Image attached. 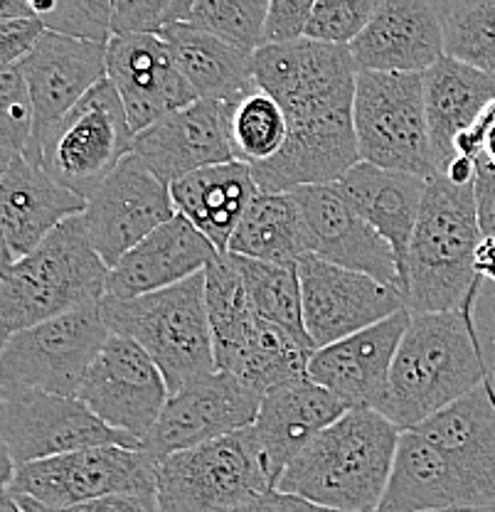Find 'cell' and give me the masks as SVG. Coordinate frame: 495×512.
I'll return each mask as SVG.
<instances>
[{
    "mask_svg": "<svg viewBox=\"0 0 495 512\" xmlns=\"http://www.w3.org/2000/svg\"><path fill=\"white\" fill-rule=\"evenodd\" d=\"M402 431L375 409H350L289 463L276 490L330 512H377Z\"/></svg>",
    "mask_w": 495,
    "mask_h": 512,
    "instance_id": "1",
    "label": "cell"
},
{
    "mask_svg": "<svg viewBox=\"0 0 495 512\" xmlns=\"http://www.w3.org/2000/svg\"><path fill=\"white\" fill-rule=\"evenodd\" d=\"M488 380L473 308L412 316L380 414L399 431H412Z\"/></svg>",
    "mask_w": 495,
    "mask_h": 512,
    "instance_id": "2",
    "label": "cell"
},
{
    "mask_svg": "<svg viewBox=\"0 0 495 512\" xmlns=\"http://www.w3.org/2000/svg\"><path fill=\"white\" fill-rule=\"evenodd\" d=\"M483 242L473 185L444 175L429 180L407 259V308L412 316L468 311L483 281L473 261Z\"/></svg>",
    "mask_w": 495,
    "mask_h": 512,
    "instance_id": "3",
    "label": "cell"
},
{
    "mask_svg": "<svg viewBox=\"0 0 495 512\" xmlns=\"http://www.w3.org/2000/svg\"><path fill=\"white\" fill-rule=\"evenodd\" d=\"M82 215L55 229L35 252L0 271V330L3 340L67 313L99 306L109 288Z\"/></svg>",
    "mask_w": 495,
    "mask_h": 512,
    "instance_id": "4",
    "label": "cell"
},
{
    "mask_svg": "<svg viewBox=\"0 0 495 512\" xmlns=\"http://www.w3.org/2000/svg\"><path fill=\"white\" fill-rule=\"evenodd\" d=\"M99 308L111 333L133 340L151 355L170 397L217 372L205 303V271L183 284L131 301L104 298Z\"/></svg>",
    "mask_w": 495,
    "mask_h": 512,
    "instance_id": "5",
    "label": "cell"
},
{
    "mask_svg": "<svg viewBox=\"0 0 495 512\" xmlns=\"http://www.w3.org/2000/svg\"><path fill=\"white\" fill-rule=\"evenodd\" d=\"M136 133L124 101L109 79L97 84L69 114L30 138L25 158L50 173L62 188L89 197L133 153Z\"/></svg>",
    "mask_w": 495,
    "mask_h": 512,
    "instance_id": "6",
    "label": "cell"
},
{
    "mask_svg": "<svg viewBox=\"0 0 495 512\" xmlns=\"http://www.w3.org/2000/svg\"><path fill=\"white\" fill-rule=\"evenodd\" d=\"M360 160L385 170L434 180L422 74L360 72L353 104Z\"/></svg>",
    "mask_w": 495,
    "mask_h": 512,
    "instance_id": "7",
    "label": "cell"
},
{
    "mask_svg": "<svg viewBox=\"0 0 495 512\" xmlns=\"http://www.w3.org/2000/svg\"><path fill=\"white\" fill-rule=\"evenodd\" d=\"M271 490L276 488L249 429L158 463V512H225Z\"/></svg>",
    "mask_w": 495,
    "mask_h": 512,
    "instance_id": "8",
    "label": "cell"
},
{
    "mask_svg": "<svg viewBox=\"0 0 495 512\" xmlns=\"http://www.w3.org/2000/svg\"><path fill=\"white\" fill-rule=\"evenodd\" d=\"M0 434H3V483L25 463L47 461L97 446L143 448L133 436L99 419L79 399L0 389Z\"/></svg>",
    "mask_w": 495,
    "mask_h": 512,
    "instance_id": "9",
    "label": "cell"
},
{
    "mask_svg": "<svg viewBox=\"0 0 495 512\" xmlns=\"http://www.w3.org/2000/svg\"><path fill=\"white\" fill-rule=\"evenodd\" d=\"M101 308L67 313L3 340L0 389H35L77 399L79 387L109 340Z\"/></svg>",
    "mask_w": 495,
    "mask_h": 512,
    "instance_id": "10",
    "label": "cell"
},
{
    "mask_svg": "<svg viewBox=\"0 0 495 512\" xmlns=\"http://www.w3.org/2000/svg\"><path fill=\"white\" fill-rule=\"evenodd\" d=\"M156 476L158 463L143 448L97 446L18 466L3 493L69 508L114 495H156Z\"/></svg>",
    "mask_w": 495,
    "mask_h": 512,
    "instance_id": "11",
    "label": "cell"
},
{
    "mask_svg": "<svg viewBox=\"0 0 495 512\" xmlns=\"http://www.w3.org/2000/svg\"><path fill=\"white\" fill-rule=\"evenodd\" d=\"M175 217L170 185L131 153L89 197L82 220L101 261L114 269L133 247Z\"/></svg>",
    "mask_w": 495,
    "mask_h": 512,
    "instance_id": "12",
    "label": "cell"
},
{
    "mask_svg": "<svg viewBox=\"0 0 495 512\" xmlns=\"http://www.w3.org/2000/svg\"><path fill=\"white\" fill-rule=\"evenodd\" d=\"M303 323L313 348L323 350L360 330L407 311V296L360 271L340 269L306 254L298 261Z\"/></svg>",
    "mask_w": 495,
    "mask_h": 512,
    "instance_id": "13",
    "label": "cell"
},
{
    "mask_svg": "<svg viewBox=\"0 0 495 512\" xmlns=\"http://www.w3.org/2000/svg\"><path fill=\"white\" fill-rule=\"evenodd\" d=\"M77 399L111 429L143 444L161 419L170 392L151 355L133 340L111 333L89 367Z\"/></svg>",
    "mask_w": 495,
    "mask_h": 512,
    "instance_id": "14",
    "label": "cell"
},
{
    "mask_svg": "<svg viewBox=\"0 0 495 512\" xmlns=\"http://www.w3.org/2000/svg\"><path fill=\"white\" fill-rule=\"evenodd\" d=\"M289 138L276 158L254 165L262 192H291L313 185H338L360 160L353 106L291 116Z\"/></svg>",
    "mask_w": 495,
    "mask_h": 512,
    "instance_id": "15",
    "label": "cell"
},
{
    "mask_svg": "<svg viewBox=\"0 0 495 512\" xmlns=\"http://www.w3.org/2000/svg\"><path fill=\"white\" fill-rule=\"evenodd\" d=\"M259 404L262 397L252 389L227 372H215L168 399L161 419L143 439V451L161 463L173 453L225 439L257 421Z\"/></svg>",
    "mask_w": 495,
    "mask_h": 512,
    "instance_id": "16",
    "label": "cell"
},
{
    "mask_svg": "<svg viewBox=\"0 0 495 512\" xmlns=\"http://www.w3.org/2000/svg\"><path fill=\"white\" fill-rule=\"evenodd\" d=\"M291 195L301 210L308 254L340 269L372 276L407 296L392 247L353 210L335 185L298 188Z\"/></svg>",
    "mask_w": 495,
    "mask_h": 512,
    "instance_id": "17",
    "label": "cell"
},
{
    "mask_svg": "<svg viewBox=\"0 0 495 512\" xmlns=\"http://www.w3.org/2000/svg\"><path fill=\"white\" fill-rule=\"evenodd\" d=\"M106 79L124 101L136 136L200 101L175 64L170 45L158 35L111 37L106 47Z\"/></svg>",
    "mask_w": 495,
    "mask_h": 512,
    "instance_id": "18",
    "label": "cell"
},
{
    "mask_svg": "<svg viewBox=\"0 0 495 512\" xmlns=\"http://www.w3.org/2000/svg\"><path fill=\"white\" fill-rule=\"evenodd\" d=\"M237 104L200 99L141 131L133 153L173 185L198 170L234 163L232 114Z\"/></svg>",
    "mask_w": 495,
    "mask_h": 512,
    "instance_id": "19",
    "label": "cell"
},
{
    "mask_svg": "<svg viewBox=\"0 0 495 512\" xmlns=\"http://www.w3.org/2000/svg\"><path fill=\"white\" fill-rule=\"evenodd\" d=\"M409 323L412 311L407 308L340 343L316 350L308 362V377L348 409L380 412L390 389L392 365Z\"/></svg>",
    "mask_w": 495,
    "mask_h": 512,
    "instance_id": "20",
    "label": "cell"
},
{
    "mask_svg": "<svg viewBox=\"0 0 495 512\" xmlns=\"http://www.w3.org/2000/svg\"><path fill=\"white\" fill-rule=\"evenodd\" d=\"M350 55L358 74H424L446 57L439 3L380 0L363 35L350 45Z\"/></svg>",
    "mask_w": 495,
    "mask_h": 512,
    "instance_id": "21",
    "label": "cell"
},
{
    "mask_svg": "<svg viewBox=\"0 0 495 512\" xmlns=\"http://www.w3.org/2000/svg\"><path fill=\"white\" fill-rule=\"evenodd\" d=\"M87 200L62 188L25 156L0 168V229L3 266L35 252L60 224L84 215Z\"/></svg>",
    "mask_w": 495,
    "mask_h": 512,
    "instance_id": "22",
    "label": "cell"
},
{
    "mask_svg": "<svg viewBox=\"0 0 495 512\" xmlns=\"http://www.w3.org/2000/svg\"><path fill=\"white\" fill-rule=\"evenodd\" d=\"M252 74L259 92L281 109L311 99L355 96L358 67L350 47L298 40L291 45H266L252 55Z\"/></svg>",
    "mask_w": 495,
    "mask_h": 512,
    "instance_id": "23",
    "label": "cell"
},
{
    "mask_svg": "<svg viewBox=\"0 0 495 512\" xmlns=\"http://www.w3.org/2000/svg\"><path fill=\"white\" fill-rule=\"evenodd\" d=\"M106 47L109 45L45 32L35 50L18 64L33 96V136L55 126L97 84L104 82Z\"/></svg>",
    "mask_w": 495,
    "mask_h": 512,
    "instance_id": "24",
    "label": "cell"
},
{
    "mask_svg": "<svg viewBox=\"0 0 495 512\" xmlns=\"http://www.w3.org/2000/svg\"><path fill=\"white\" fill-rule=\"evenodd\" d=\"M345 412L350 409L311 377L264 394L249 434L262 451L274 488L298 453Z\"/></svg>",
    "mask_w": 495,
    "mask_h": 512,
    "instance_id": "25",
    "label": "cell"
},
{
    "mask_svg": "<svg viewBox=\"0 0 495 512\" xmlns=\"http://www.w3.org/2000/svg\"><path fill=\"white\" fill-rule=\"evenodd\" d=\"M220 254L210 239L200 234L183 215L163 224L161 229L133 247L114 269L109 271L106 298L131 301L148 293L165 291L202 274Z\"/></svg>",
    "mask_w": 495,
    "mask_h": 512,
    "instance_id": "26",
    "label": "cell"
},
{
    "mask_svg": "<svg viewBox=\"0 0 495 512\" xmlns=\"http://www.w3.org/2000/svg\"><path fill=\"white\" fill-rule=\"evenodd\" d=\"M429 180L419 175L358 163L335 188L343 192L363 220L385 239L397 256L407 291V259L422 212Z\"/></svg>",
    "mask_w": 495,
    "mask_h": 512,
    "instance_id": "27",
    "label": "cell"
},
{
    "mask_svg": "<svg viewBox=\"0 0 495 512\" xmlns=\"http://www.w3.org/2000/svg\"><path fill=\"white\" fill-rule=\"evenodd\" d=\"M461 505L491 503L444 451L417 431H402L390 488L377 512H434Z\"/></svg>",
    "mask_w": 495,
    "mask_h": 512,
    "instance_id": "28",
    "label": "cell"
},
{
    "mask_svg": "<svg viewBox=\"0 0 495 512\" xmlns=\"http://www.w3.org/2000/svg\"><path fill=\"white\" fill-rule=\"evenodd\" d=\"M422 439L451 458L466 478L495 503V392L483 382L471 394L417 426Z\"/></svg>",
    "mask_w": 495,
    "mask_h": 512,
    "instance_id": "29",
    "label": "cell"
},
{
    "mask_svg": "<svg viewBox=\"0 0 495 512\" xmlns=\"http://www.w3.org/2000/svg\"><path fill=\"white\" fill-rule=\"evenodd\" d=\"M254 173L244 163L212 165L170 185L175 210L205 234L217 252L227 254L232 234L259 197Z\"/></svg>",
    "mask_w": 495,
    "mask_h": 512,
    "instance_id": "30",
    "label": "cell"
},
{
    "mask_svg": "<svg viewBox=\"0 0 495 512\" xmlns=\"http://www.w3.org/2000/svg\"><path fill=\"white\" fill-rule=\"evenodd\" d=\"M422 79L431 148L439 175H444L456 158V138L476 124L478 116L495 101V77L451 57H441Z\"/></svg>",
    "mask_w": 495,
    "mask_h": 512,
    "instance_id": "31",
    "label": "cell"
},
{
    "mask_svg": "<svg viewBox=\"0 0 495 512\" xmlns=\"http://www.w3.org/2000/svg\"><path fill=\"white\" fill-rule=\"evenodd\" d=\"M175 64L200 99L239 104L259 92L252 74V57L225 45L217 37L178 23L163 32Z\"/></svg>",
    "mask_w": 495,
    "mask_h": 512,
    "instance_id": "32",
    "label": "cell"
},
{
    "mask_svg": "<svg viewBox=\"0 0 495 512\" xmlns=\"http://www.w3.org/2000/svg\"><path fill=\"white\" fill-rule=\"evenodd\" d=\"M311 357L313 350L257 318L234 348L217 352L215 365L217 372H227L257 397H264L271 389L306 380Z\"/></svg>",
    "mask_w": 495,
    "mask_h": 512,
    "instance_id": "33",
    "label": "cell"
},
{
    "mask_svg": "<svg viewBox=\"0 0 495 512\" xmlns=\"http://www.w3.org/2000/svg\"><path fill=\"white\" fill-rule=\"evenodd\" d=\"M230 254L264 264L298 266L308 254L301 210L291 192H259L230 239Z\"/></svg>",
    "mask_w": 495,
    "mask_h": 512,
    "instance_id": "34",
    "label": "cell"
},
{
    "mask_svg": "<svg viewBox=\"0 0 495 512\" xmlns=\"http://www.w3.org/2000/svg\"><path fill=\"white\" fill-rule=\"evenodd\" d=\"M230 256L242 274L254 316L289 333L303 348L316 352L306 333V323H303V293L298 266L264 264V261L244 259L237 254Z\"/></svg>",
    "mask_w": 495,
    "mask_h": 512,
    "instance_id": "35",
    "label": "cell"
},
{
    "mask_svg": "<svg viewBox=\"0 0 495 512\" xmlns=\"http://www.w3.org/2000/svg\"><path fill=\"white\" fill-rule=\"evenodd\" d=\"M205 303L212 325V340H215V355L234 348L257 320L242 274L230 254L220 252L207 264Z\"/></svg>",
    "mask_w": 495,
    "mask_h": 512,
    "instance_id": "36",
    "label": "cell"
},
{
    "mask_svg": "<svg viewBox=\"0 0 495 512\" xmlns=\"http://www.w3.org/2000/svg\"><path fill=\"white\" fill-rule=\"evenodd\" d=\"M439 13L446 57L495 77V0H446Z\"/></svg>",
    "mask_w": 495,
    "mask_h": 512,
    "instance_id": "37",
    "label": "cell"
},
{
    "mask_svg": "<svg viewBox=\"0 0 495 512\" xmlns=\"http://www.w3.org/2000/svg\"><path fill=\"white\" fill-rule=\"evenodd\" d=\"M289 138V121L284 109L264 92H254L234 106L232 148L237 163L262 165L276 158Z\"/></svg>",
    "mask_w": 495,
    "mask_h": 512,
    "instance_id": "38",
    "label": "cell"
},
{
    "mask_svg": "<svg viewBox=\"0 0 495 512\" xmlns=\"http://www.w3.org/2000/svg\"><path fill=\"white\" fill-rule=\"evenodd\" d=\"M266 0H195L185 23L252 57L264 45Z\"/></svg>",
    "mask_w": 495,
    "mask_h": 512,
    "instance_id": "39",
    "label": "cell"
},
{
    "mask_svg": "<svg viewBox=\"0 0 495 512\" xmlns=\"http://www.w3.org/2000/svg\"><path fill=\"white\" fill-rule=\"evenodd\" d=\"M33 15L45 25L47 32L74 37L84 42L109 45L114 0H30Z\"/></svg>",
    "mask_w": 495,
    "mask_h": 512,
    "instance_id": "40",
    "label": "cell"
},
{
    "mask_svg": "<svg viewBox=\"0 0 495 512\" xmlns=\"http://www.w3.org/2000/svg\"><path fill=\"white\" fill-rule=\"evenodd\" d=\"M35 131V106L18 67L0 69V168L25 156Z\"/></svg>",
    "mask_w": 495,
    "mask_h": 512,
    "instance_id": "41",
    "label": "cell"
},
{
    "mask_svg": "<svg viewBox=\"0 0 495 512\" xmlns=\"http://www.w3.org/2000/svg\"><path fill=\"white\" fill-rule=\"evenodd\" d=\"M377 8L380 0H316L308 18L306 40L350 47L363 35Z\"/></svg>",
    "mask_w": 495,
    "mask_h": 512,
    "instance_id": "42",
    "label": "cell"
},
{
    "mask_svg": "<svg viewBox=\"0 0 495 512\" xmlns=\"http://www.w3.org/2000/svg\"><path fill=\"white\" fill-rule=\"evenodd\" d=\"M195 0H114L111 32L121 35H158L185 23Z\"/></svg>",
    "mask_w": 495,
    "mask_h": 512,
    "instance_id": "43",
    "label": "cell"
},
{
    "mask_svg": "<svg viewBox=\"0 0 495 512\" xmlns=\"http://www.w3.org/2000/svg\"><path fill=\"white\" fill-rule=\"evenodd\" d=\"M313 0H271L264 23V45H291L306 37Z\"/></svg>",
    "mask_w": 495,
    "mask_h": 512,
    "instance_id": "44",
    "label": "cell"
},
{
    "mask_svg": "<svg viewBox=\"0 0 495 512\" xmlns=\"http://www.w3.org/2000/svg\"><path fill=\"white\" fill-rule=\"evenodd\" d=\"M45 32V25L37 18L0 20V69L18 67L35 50Z\"/></svg>",
    "mask_w": 495,
    "mask_h": 512,
    "instance_id": "45",
    "label": "cell"
},
{
    "mask_svg": "<svg viewBox=\"0 0 495 512\" xmlns=\"http://www.w3.org/2000/svg\"><path fill=\"white\" fill-rule=\"evenodd\" d=\"M13 498V495H10ZM25 512H158L156 495H114V498L92 500V503L69 505V508H47L28 498H13Z\"/></svg>",
    "mask_w": 495,
    "mask_h": 512,
    "instance_id": "46",
    "label": "cell"
},
{
    "mask_svg": "<svg viewBox=\"0 0 495 512\" xmlns=\"http://www.w3.org/2000/svg\"><path fill=\"white\" fill-rule=\"evenodd\" d=\"M476 212L483 237H495V165L488 160H476Z\"/></svg>",
    "mask_w": 495,
    "mask_h": 512,
    "instance_id": "47",
    "label": "cell"
},
{
    "mask_svg": "<svg viewBox=\"0 0 495 512\" xmlns=\"http://www.w3.org/2000/svg\"><path fill=\"white\" fill-rule=\"evenodd\" d=\"M473 323H476L478 340L486 352L488 365L495 360V286L481 284L476 303H473Z\"/></svg>",
    "mask_w": 495,
    "mask_h": 512,
    "instance_id": "48",
    "label": "cell"
},
{
    "mask_svg": "<svg viewBox=\"0 0 495 512\" xmlns=\"http://www.w3.org/2000/svg\"><path fill=\"white\" fill-rule=\"evenodd\" d=\"M225 512H330L318 508V505L306 503V500L296 498V495L279 493V490H271V493L259 495V498L249 500V503L237 505V508L225 510Z\"/></svg>",
    "mask_w": 495,
    "mask_h": 512,
    "instance_id": "49",
    "label": "cell"
},
{
    "mask_svg": "<svg viewBox=\"0 0 495 512\" xmlns=\"http://www.w3.org/2000/svg\"><path fill=\"white\" fill-rule=\"evenodd\" d=\"M476 276L483 284L495 286V237H483L481 247L476 252V261H473Z\"/></svg>",
    "mask_w": 495,
    "mask_h": 512,
    "instance_id": "50",
    "label": "cell"
},
{
    "mask_svg": "<svg viewBox=\"0 0 495 512\" xmlns=\"http://www.w3.org/2000/svg\"><path fill=\"white\" fill-rule=\"evenodd\" d=\"M476 160L471 158H454L449 168L444 170V178H449L451 183L459 185V188H468V185L476 183Z\"/></svg>",
    "mask_w": 495,
    "mask_h": 512,
    "instance_id": "51",
    "label": "cell"
},
{
    "mask_svg": "<svg viewBox=\"0 0 495 512\" xmlns=\"http://www.w3.org/2000/svg\"><path fill=\"white\" fill-rule=\"evenodd\" d=\"M434 512H495V503L491 505H461V508H446Z\"/></svg>",
    "mask_w": 495,
    "mask_h": 512,
    "instance_id": "52",
    "label": "cell"
},
{
    "mask_svg": "<svg viewBox=\"0 0 495 512\" xmlns=\"http://www.w3.org/2000/svg\"><path fill=\"white\" fill-rule=\"evenodd\" d=\"M0 512H25V510L20 508V505L15 503V500L10 498L8 493H3V503H0Z\"/></svg>",
    "mask_w": 495,
    "mask_h": 512,
    "instance_id": "53",
    "label": "cell"
},
{
    "mask_svg": "<svg viewBox=\"0 0 495 512\" xmlns=\"http://www.w3.org/2000/svg\"><path fill=\"white\" fill-rule=\"evenodd\" d=\"M488 382H491V387L495 392V360L491 362V365H488Z\"/></svg>",
    "mask_w": 495,
    "mask_h": 512,
    "instance_id": "54",
    "label": "cell"
}]
</instances>
